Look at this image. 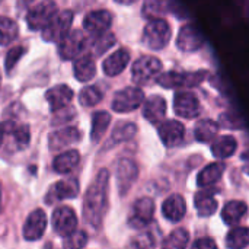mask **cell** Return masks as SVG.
<instances>
[{
    "label": "cell",
    "mask_w": 249,
    "mask_h": 249,
    "mask_svg": "<svg viewBox=\"0 0 249 249\" xmlns=\"http://www.w3.org/2000/svg\"><path fill=\"white\" fill-rule=\"evenodd\" d=\"M108 184L109 174L107 169H101L85 194L83 219L93 229H98L102 225L108 210Z\"/></svg>",
    "instance_id": "6da1fadb"
},
{
    "label": "cell",
    "mask_w": 249,
    "mask_h": 249,
    "mask_svg": "<svg viewBox=\"0 0 249 249\" xmlns=\"http://www.w3.org/2000/svg\"><path fill=\"white\" fill-rule=\"evenodd\" d=\"M209 71L198 70L191 73H182V71H168L163 74H159L156 77V83L165 89H177V88H197L201 85Z\"/></svg>",
    "instance_id": "7a4b0ae2"
},
{
    "label": "cell",
    "mask_w": 249,
    "mask_h": 249,
    "mask_svg": "<svg viewBox=\"0 0 249 249\" xmlns=\"http://www.w3.org/2000/svg\"><path fill=\"white\" fill-rule=\"evenodd\" d=\"M171 26L166 20L160 18L150 19L143 31V44L150 50H162L169 44L171 39Z\"/></svg>",
    "instance_id": "3957f363"
},
{
    "label": "cell",
    "mask_w": 249,
    "mask_h": 249,
    "mask_svg": "<svg viewBox=\"0 0 249 249\" xmlns=\"http://www.w3.org/2000/svg\"><path fill=\"white\" fill-rule=\"evenodd\" d=\"M162 71V61L153 55H143L133 63L131 79L136 85H147Z\"/></svg>",
    "instance_id": "277c9868"
},
{
    "label": "cell",
    "mask_w": 249,
    "mask_h": 249,
    "mask_svg": "<svg viewBox=\"0 0 249 249\" xmlns=\"http://www.w3.org/2000/svg\"><path fill=\"white\" fill-rule=\"evenodd\" d=\"M58 13V7L54 0H42L35 4L26 15V23L31 31L44 29Z\"/></svg>",
    "instance_id": "5b68a950"
},
{
    "label": "cell",
    "mask_w": 249,
    "mask_h": 249,
    "mask_svg": "<svg viewBox=\"0 0 249 249\" xmlns=\"http://www.w3.org/2000/svg\"><path fill=\"white\" fill-rule=\"evenodd\" d=\"M73 23V12L66 9L58 12L54 19L42 29V38L47 42H60L69 32Z\"/></svg>",
    "instance_id": "8992f818"
},
{
    "label": "cell",
    "mask_w": 249,
    "mask_h": 249,
    "mask_svg": "<svg viewBox=\"0 0 249 249\" xmlns=\"http://www.w3.org/2000/svg\"><path fill=\"white\" fill-rule=\"evenodd\" d=\"M143 102H144L143 90L136 86H128L125 89L118 90L114 95L111 107L115 112L124 114V112H131V111L137 109Z\"/></svg>",
    "instance_id": "52a82bcc"
},
{
    "label": "cell",
    "mask_w": 249,
    "mask_h": 249,
    "mask_svg": "<svg viewBox=\"0 0 249 249\" xmlns=\"http://www.w3.org/2000/svg\"><path fill=\"white\" fill-rule=\"evenodd\" d=\"M86 45L88 38L85 32L80 29H74L58 42V54L63 60H74L85 51Z\"/></svg>",
    "instance_id": "ba28073f"
},
{
    "label": "cell",
    "mask_w": 249,
    "mask_h": 249,
    "mask_svg": "<svg viewBox=\"0 0 249 249\" xmlns=\"http://www.w3.org/2000/svg\"><path fill=\"white\" fill-rule=\"evenodd\" d=\"M153 214H155V203L152 198L149 197H143L139 198L134 204L133 209L130 212L128 216V225L134 229H143L146 226H149L153 220Z\"/></svg>",
    "instance_id": "9c48e42d"
},
{
    "label": "cell",
    "mask_w": 249,
    "mask_h": 249,
    "mask_svg": "<svg viewBox=\"0 0 249 249\" xmlns=\"http://www.w3.org/2000/svg\"><path fill=\"white\" fill-rule=\"evenodd\" d=\"M51 223H53L54 232L58 236H63L64 238V236H67V235H70L71 232L76 231L77 216H76V213H74V210L71 207L63 206V207H58L53 213Z\"/></svg>",
    "instance_id": "30bf717a"
},
{
    "label": "cell",
    "mask_w": 249,
    "mask_h": 249,
    "mask_svg": "<svg viewBox=\"0 0 249 249\" xmlns=\"http://www.w3.org/2000/svg\"><path fill=\"white\" fill-rule=\"evenodd\" d=\"M117 187L121 196H125L130 188L133 187V184L136 182L137 177H139V168L136 165L134 160L131 159H121L117 163Z\"/></svg>",
    "instance_id": "8fae6325"
},
{
    "label": "cell",
    "mask_w": 249,
    "mask_h": 249,
    "mask_svg": "<svg viewBox=\"0 0 249 249\" xmlns=\"http://www.w3.org/2000/svg\"><path fill=\"white\" fill-rule=\"evenodd\" d=\"M175 114L182 118H196L200 115V102L191 92H178L174 98Z\"/></svg>",
    "instance_id": "7c38bea8"
},
{
    "label": "cell",
    "mask_w": 249,
    "mask_h": 249,
    "mask_svg": "<svg viewBox=\"0 0 249 249\" xmlns=\"http://www.w3.org/2000/svg\"><path fill=\"white\" fill-rule=\"evenodd\" d=\"M45 229H47V214L44 210L36 209L28 216V219L23 225L22 233L26 241L32 242V241L41 239L42 235L45 233Z\"/></svg>",
    "instance_id": "4fadbf2b"
},
{
    "label": "cell",
    "mask_w": 249,
    "mask_h": 249,
    "mask_svg": "<svg viewBox=\"0 0 249 249\" xmlns=\"http://www.w3.org/2000/svg\"><path fill=\"white\" fill-rule=\"evenodd\" d=\"M204 44V38L194 25H184L177 38V47L184 53H194Z\"/></svg>",
    "instance_id": "5bb4252c"
},
{
    "label": "cell",
    "mask_w": 249,
    "mask_h": 249,
    "mask_svg": "<svg viewBox=\"0 0 249 249\" xmlns=\"http://www.w3.org/2000/svg\"><path fill=\"white\" fill-rule=\"evenodd\" d=\"M79 181L76 178H69V179H61L58 182H55L48 194H47V203L53 204L54 201H61V200H69V198H74L79 194Z\"/></svg>",
    "instance_id": "9a60e30c"
},
{
    "label": "cell",
    "mask_w": 249,
    "mask_h": 249,
    "mask_svg": "<svg viewBox=\"0 0 249 249\" xmlns=\"http://www.w3.org/2000/svg\"><path fill=\"white\" fill-rule=\"evenodd\" d=\"M159 137L166 147H175L182 143L185 137V127L177 120L163 121L159 125Z\"/></svg>",
    "instance_id": "2e32d148"
},
{
    "label": "cell",
    "mask_w": 249,
    "mask_h": 249,
    "mask_svg": "<svg viewBox=\"0 0 249 249\" xmlns=\"http://www.w3.org/2000/svg\"><path fill=\"white\" fill-rule=\"evenodd\" d=\"M111 25H112V13L105 9L93 10L88 13L83 19V28L95 35L108 31Z\"/></svg>",
    "instance_id": "e0dca14e"
},
{
    "label": "cell",
    "mask_w": 249,
    "mask_h": 249,
    "mask_svg": "<svg viewBox=\"0 0 249 249\" xmlns=\"http://www.w3.org/2000/svg\"><path fill=\"white\" fill-rule=\"evenodd\" d=\"M80 139H82V133L76 127H66L51 133L48 137V144L50 149L54 152V150H61L70 144L79 143Z\"/></svg>",
    "instance_id": "ac0fdd59"
},
{
    "label": "cell",
    "mask_w": 249,
    "mask_h": 249,
    "mask_svg": "<svg viewBox=\"0 0 249 249\" xmlns=\"http://www.w3.org/2000/svg\"><path fill=\"white\" fill-rule=\"evenodd\" d=\"M143 117L153 125L160 124L166 117V101L160 95H153L143 105Z\"/></svg>",
    "instance_id": "d6986e66"
},
{
    "label": "cell",
    "mask_w": 249,
    "mask_h": 249,
    "mask_svg": "<svg viewBox=\"0 0 249 249\" xmlns=\"http://www.w3.org/2000/svg\"><path fill=\"white\" fill-rule=\"evenodd\" d=\"M73 90L67 85H57L45 92V99L50 105L51 112H58L71 102Z\"/></svg>",
    "instance_id": "ffe728a7"
},
{
    "label": "cell",
    "mask_w": 249,
    "mask_h": 249,
    "mask_svg": "<svg viewBox=\"0 0 249 249\" xmlns=\"http://www.w3.org/2000/svg\"><path fill=\"white\" fill-rule=\"evenodd\" d=\"M162 213H163L165 219L172 223L181 222L187 213V204H185L184 197L179 194L169 196L162 204Z\"/></svg>",
    "instance_id": "44dd1931"
},
{
    "label": "cell",
    "mask_w": 249,
    "mask_h": 249,
    "mask_svg": "<svg viewBox=\"0 0 249 249\" xmlns=\"http://www.w3.org/2000/svg\"><path fill=\"white\" fill-rule=\"evenodd\" d=\"M128 63H130L128 50L120 48L115 53H112L109 57L105 58V61L102 63V70L107 76L114 77V76H118L120 73H123Z\"/></svg>",
    "instance_id": "7402d4cb"
},
{
    "label": "cell",
    "mask_w": 249,
    "mask_h": 249,
    "mask_svg": "<svg viewBox=\"0 0 249 249\" xmlns=\"http://www.w3.org/2000/svg\"><path fill=\"white\" fill-rule=\"evenodd\" d=\"M74 77L79 82H89L96 74V66L90 55H79L73 63Z\"/></svg>",
    "instance_id": "603a6c76"
},
{
    "label": "cell",
    "mask_w": 249,
    "mask_h": 249,
    "mask_svg": "<svg viewBox=\"0 0 249 249\" xmlns=\"http://www.w3.org/2000/svg\"><path fill=\"white\" fill-rule=\"evenodd\" d=\"M248 213V206L244 201H229L222 212V219L229 226H236Z\"/></svg>",
    "instance_id": "cb8c5ba5"
},
{
    "label": "cell",
    "mask_w": 249,
    "mask_h": 249,
    "mask_svg": "<svg viewBox=\"0 0 249 249\" xmlns=\"http://www.w3.org/2000/svg\"><path fill=\"white\" fill-rule=\"evenodd\" d=\"M79 162H80V155L77 150L73 149L58 155L53 162V168L57 174H69L79 165Z\"/></svg>",
    "instance_id": "d4e9b609"
},
{
    "label": "cell",
    "mask_w": 249,
    "mask_h": 249,
    "mask_svg": "<svg viewBox=\"0 0 249 249\" xmlns=\"http://www.w3.org/2000/svg\"><path fill=\"white\" fill-rule=\"evenodd\" d=\"M194 203H196V209L201 217H209V216L214 214V212L217 210V201L213 196V191L197 193Z\"/></svg>",
    "instance_id": "484cf974"
},
{
    "label": "cell",
    "mask_w": 249,
    "mask_h": 249,
    "mask_svg": "<svg viewBox=\"0 0 249 249\" xmlns=\"http://www.w3.org/2000/svg\"><path fill=\"white\" fill-rule=\"evenodd\" d=\"M238 149V142L233 136H223L219 137L212 144V153L219 159H228L231 158Z\"/></svg>",
    "instance_id": "4316f807"
},
{
    "label": "cell",
    "mask_w": 249,
    "mask_h": 249,
    "mask_svg": "<svg viewBox=\"0 0 249 249\" xmlns=\"http://www.w3.org/2000/svg\"><path fill=\"white\" fill-rule=\"evenodd\" d=\"M111 124V115L105 111L95 112L92 115V128H90V140L93 143H98L104 134L107 133L108 127Z\"/></svg>",
    "instance_id": "83f0119b"
},
{
    "label": "cell",
    "mask_w": 249,
    "mask_h": 249,
    "mask_svg": "<svg viewBox=\"0 0 249 249\" xmlns=\"http://www.w3.org/2000/svg\"><path fill=\"white\" fill-rule=\"evenodd\" d=\"M225 172V165L223 163H210L206 168H203V171H200L198 177H197V184L198 187H209L213 185L214 182H217L222 175Z\"/></svg>",
    "instance_id": "f1b7e54d"
},
{
    "label": "cell",
    "mask_w": 249,
    "mask_h": 249,
    "mask_svg": "<svg viewBox=\"0 0 249 249\" xmlns=\"http://www.w3.org/2000/svg\"><path fill=\"white\" fill-rule=\"evenodd\" d=\"M18 35H19L18 23L7 16H0V45H9L18 38Z\"/></svg>",
    "instance_id": "f546056e"
},
{
    "label": "cell",
    "mask_w": 249,
    "mask_h": 249,
    "mask_svg": "<svg viewBox=\"0 0 249 249\" xmlns=\"http://www.w3.org/2000/svg\"><path fill=\"white\" fill-rule=\"evenodd\" d=\"M217 130H219V127L213 120H203V121L197 123V125L194 128V136L201 143H210L216 137Z\"/></svg>",
    "instance_id": "4dcf8cb0"
},
{
    "label": "cell",
    "mask_w": 249,
    "mask_h": 249,
    "mask_svg": "<svg viewBox=\"0 0 249 249\" xmlns=\"http://www.w3.org/2000/svg\"><path fill=\"white\" fill-rule=\"evenodd\" d=\"M249 245V228L236 226L226 236V247L231 249H241Z\"/></svg>",
    "instance_id": "1f68e13d"
},
{
    "label": "cell",
    "mask_w": 249,
    "mask_h": 249,
    "mask_svg": "<svg viewBox=\"0 0 249 249\" xmlns=\"http://www.w3.org/2000/svg\"><path fill=\"white\" fill-rule=\"evenodd\" d=\"M114 44H115V35L109 31H105V32L96 34V36L93 38V41L90 44V48L95 55H102Z\"/></svg>",
    "instance_id": "d6a6232c"
},
{
    "label": "cell",
    "mask_w": 249,
    "mask_h": 249,
    "mask_svg": "<svg viewBox=\"0 0 249 249\" xmlns=\"http://www.w3.org/2000/svg\"><path fill=\"white\" fill-rule=\"evenodd\" d=\"M190 241V235L185 229H175L174 232L169 233V236L163 241L162 247L163 248H174V249H182L188 245Z\"/></svg>",
    "instance_id": "836d02e7"
},
{
    "label": "cell",
    "mask_w": 249,
    "mask_h": 249,
    "mask_svg": "<svg viewBox=\"0 0 249 249\" xmlns=\"http://www.w3.org/2000/svg\"><path fill=\"white\" fill-rule=\"evenodd\" d=\"M102 101V92L96 86H86L79 93V102L82 107H95Z\"/></svg>",
    "instance_id": "e575fe53"
},
{
    "label": "cell",
    "mask_w": 249,
    "mask_h": 249,
    "mask_svg": "<svg viewBox=\"0 0 249 249\" xmlns=\"http://www.w3.org/2000/svg\"><path fill=\"white\" fill-rule=\"evenodd\" d=\"M136 133H137V125L133 123H125L123 125H118L111 136V143L118 144V143L127 142V140L133 139L136 136Z\"/></svg>",
    "instance_id": "d590c367"
},
{
    "label": "cell",
    "mask_w": 249,
    "mask_h": 249,
    "mask_svg": "<svg viewBox=\"0 0 249 249\" xmlns=\"http://www.w3.org/2000/svg\"><path fill=\"white\" fill-rule=\"evenodd\" d=\"M168 0H146L143 6V15L149 19L159 18L160 15L166 13Z\"/></svg>",
    "instance_id": "8d00e7d4"
},
{
    "label": "cell",
    "mask_w": 249,
    "mask_h": 249,
    "mask_svg": "<svg viewBox=\"0 0 249 249\" xmlns=\"http://www.w3.org/2000/svg\"><path fill=\"white\" fill-rule=\"evenodd\" d=\"M10 133L13 136V140L18 146V149H26L29 142H31V133H29V125L22 124V125H12Z\"/></svg>",
    "instance_id": "74e56055"
},
{
    "label": "cell",
    "mask_w": 249,
    "mask_h": 249,
    "mask_svg": "<svg viewBox=\"0 0 249 249\" xmlns=\"http://www.w3.org/2000/svg\"><path fill=\"white\" fill-rule=\"evenodd\" d=\"M88 244V235L83 231H74L70 235L64 236V248H83Z\"/></svg>",
    "instance_id": "f35d334b"
},
{
    "label": "cell",
    "mask_w": 249,
    "mask_h": 249,
    "mask_svg": "<svg viewBox=\"0 0 249 249\" xmlns=\"http://www.w3.org/2000/svg\"><path fill=\"white\" fill-rule=\"evenodd\" d=\"M25 54V48L23 47H13L10 48V51L6 54V61H4V67H6V71L10 73V70L15 69V66L18 64L19 58Z\"/></svg>",
    "instance_id": "ab89813d"
},
{
    "label": "cell",
    "mask_w": 249,
    "mask_h": 249,
    "mask_svg": "<svg viewBox=\"0 0 249 249\" xmlns=\"http://www.w3.org/2000/svg\"><path fill=\"white\" fill-rule=\"evenodd\" d=\"M156 245L153 236L150 233H143V235H139L131 244L130 247H134V248H153Z\"/></svg>",
    "instance_id": "60d3db41"
},
{
    "label": "cell",
    "mask_w": 249,
    "mask_h": 249,
    "mask_svg": "<svg viewBox=\"0 0 249 249\" xmlns=\"http://www.w3.org/2000/svg\"><path fill=\"white\" fill-rule=\"evenodd\" d=\"M194 248H204V249H213L217 247V244L212 239V238H201L198 241H196L193 244Z\"/></svg>",
    "instance_id": "b9f144b4"
},
{
    "label": "cell",
    "mask_w": 249,
    "mask_h": 249,
    "mask_svg": "<svg viewBox=\"0 0 249 249\" xmlns=\"http://www.w3.org/2000/svg\"><path fill=\"white\" fill-rule=\"evenodd\" d=\"M32 1H34V0H19V1H18V3H19V9H20V7H23V9L28 7V4H31Z\"/></svg>",
    "instance_id": "7bdbcfd3"
},
{
    "label": "cell",
    "mask_w": 249,
    "mask_h": 249,
    "mask_svg": "<svg viewBox=\"0 0 249 249\" xmlns=\"http://www.w3.org/2000/svg\"><path fill=\"white\" fill-rule=\"evenodd\" d=\"M118 4H133V3H136V1H139V0H115Z\"/></svg>",
    "instance_id": "ee69618b"
},
{
    "label": "cell",
    "mask_w": 249,
    "mask_h": 249,
    "mask_svg": "<svg viewBox=\"0 0 249 249\" xmlns=\"http://www.w3.org/2000/svg\"><path fill=\"white\" fill-rule=\"evenodd\" d=\"M3 136H4V125L0 124V146H1V142H3Z\"/></svg>",
    "instance_id": "f6af8a7d"
},
{
    "label": "cell",
    "mask_w": 249,
    "mask_h": 249,
    "mask_svg": "<svg viewBox=\"0 0 249 249\" xmlns=\"http://www.w3.org/2000/svg\"><path fill=\"white\" fill-rule=\"evenodd\" d=\"M0 85H1V74H0Z\"/></svg>",
    "instance_id": "bcb514c9"
},
{
    "label": "cell",
    "mask_w": 249,
    "mask_h": 249,
    "mask_svg": "<svg viewBox=\"0 0 249 249\" xmlns=\"http://www.w3.org/2000/svg\"><path fill=\"white\" fill-rule=\"evenodd\" d=\"M0 3H1V0H0Z\"/></svg>",
    "instance_id": "7dc6e473"
}]
</instances>
